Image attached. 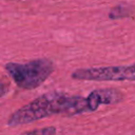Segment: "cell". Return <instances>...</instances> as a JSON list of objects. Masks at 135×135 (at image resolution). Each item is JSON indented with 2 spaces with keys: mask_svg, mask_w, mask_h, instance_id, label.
<instances>
[{
  "mask_svg": "<svg viewBox=\"0 0 135 135\" xmlns=\"http://www.w3.org/2000/svg\"><path fill=\"white\" fill-rule=\"evenodd\" d=\"M91 112L86 97L70 95L61 92L45 93L16 110L7 118L8 127L31 123L53 115H78Z\"/></svg>",
  "mask_w": 135,
  "mask_h": 135,
  "instance_id": "obj_1",
  "label": "cell"
},
{
  "mask_svg": "<svg viewBox=\"0 0 135 135\" xmlns=\"http://www.w3.org/2000/svg\"><path fill=\"white\" fill-rule=\"evenodd\" d=\"M4 69L17 86L33 90L42 84L54 72V63L50 59L39 58L26 63L7 62Z\"/></svg>",
  "mask_w": 135,
  "mask_h": 135,
  "instance_id": "obj_2",
  "label": "cell"
},
{
  "mask_svg": "<svg viewBox=\"0 0 135 135\" xmlns=\"http://www.w3.org/2000/svg\"><path fill=\"white\" fill-rule=\"evenodd\" d=\"M71 77L76 80L89 81H135V63L78 69L72 73Z\"/></svg>",
  "mask_w": 135,
  "mask_h": 135,
  "instance_id": "obj_3",
  "label": "cell"
},
{
  "mask_svg": "<svg viewBox=\"0 0 135 135\" xmlns=\"http://www.w3.org/2000/svg\"><path fill=\"white\" fill-rule=\"evenodd\" d=\"M89 105L91 112L96 111L101 104H117L121 102L124 98V94L114 88L97 89L92 91L88 96Z\"/></svg>",
  "mask_w": 135,
  "mask_h": 135,
  "instance_id": "obj_4",
  "label": "cell"
},
{
  "mask_svg": "<svg viewBox=\"0 0 135 135\" xmlns=\"http://www.w3.org/2000/svg\"><path fill=\"white\" fill-rule=\"evenodd\" d=\"M130 15H131V8L129 6L122 5V4H118L114 7H112L111 11L109 12V18L112 20L126 18V17H129Z\"/></svg>",
  "mask_w": 135,
  "mask_h": 135,
  "instance_id": "obj_5",
  "label": "cell"
},
{
  "mask_svg": "<svg viewBox=\"0 0 135 135\" xmlns=\"http://www.w3.org/2000/svg\"><path fill=\"white\" fill-rule=\"evenodd\" d=\"M56 133H57V129L55 127H45V128L31 130L20 135H56Z\"/></svg>",
  "mask_w": 135,
  "mask_h": 135,
  "instance_id": "obj_6",
  "label": "cell"
},
{
  "mask_svg": "<svg viewBox=\"0 0 135 135\" xmlns=\"http://www.w3.org/2000/svg\"><path fill=\"white\" fill-rule=\"evenodd\" d=\"M7 92H8V86H7V84H5V83H3V82H0V98L3 97Z\"/></svg>",
  "mask_w": 135,
  "mask_h": 135,
  "instance_id": "obj_7",
  "label": "cell"
}]
</instances>
